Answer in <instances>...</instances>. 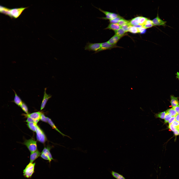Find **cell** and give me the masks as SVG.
Returning <instances> with one entry per match:
<instances>
[{
  "label": "cell",
  "instance_id": "4fadbf2b",
  "mask_svg": "<svg viewBox=\"0 0 179 179\" xmlns=\"http://www.w3.org/2000/svg\"><path fill=\"white\" fill-rule=\"evenodd\" d=\"M172 48L173 52L179 54V44Z\"/></svg>",
  "mask_w": 179,
  "mask_h": 179
},
{
  "label": "cell",
  "instance_id": "3957f363",
  "mask_svg": "<svg viewBox=\"0 0 179 179\" xmlns=\"http://www.w3.org/2000/svg\"><path fill=\"white\" fill-rule=\"evenodd\" d=\"M151 66V64L139 65L133 63L128 69L127 72V74L134 76L145 77L150 72Z\"/></svg>",
  "mask_w": 179,
  "mask_h": 179
},
{
  "label": "cell",
  "instance_id": "5bb4252c",
  "mask_svg": "<svg viewBox=\"0 0 179 179\" xmlns=\"http://www.w3.org/2000/svg\"><path fill=\"white\" fill-rule=\"evenodd\" d=\"M40 179H49L46 177L43 176H41V178Z\"/></svg>",
  "mask_w": 179,
  "mask_h": 179
},
{
  "label": "cell",
  "instance_id": "8fae6325",
  "mask_svg": "<svg viewBox=\"0 0 179 179\" xmlns=\"http://www.w3.org/2000/svg\"><path fill=\"white\" fill-rule=\"evenodd\" d=\"M179 32V24L164 31L166 35H176Z\"/></svg>",
  "mask_w": 179,
  "mask_h": 179
},
{
  "label": "cell",
  "instance_id": "9a60e30c",
  "mask_svg": "<svg viewBox=\"0 0 179 179\" xmlns=\"http://www.w3.org/2000/svg\"><path fill=\"white\" fill-rule=\"evenodd\" d=\"M70 179H76L75 178L72 176H69Z\"/></svg>",
  "mask_w": 179,
  "mask_h": 179
},
{
  "label": "cell",
  "instance_id": "ba28073f",
  "mask_svg": "<svg viewBox=\"0 0 179 179\" xmlns=\"http://www.w3.org/2000/svg\"><path fill=\"white\" fill-rule=\"evenodd\" d=\"M158 43L167 44L173 46L179 44V38L177 35H165Z\"/></svg>",
  "mask_w": 179,
  "mask_h": 179
},
{
  "label": "cell",
  "instance_id": "30bf717a",
  "mask_svg": "<svg viewBox=\"0 0 179 179\" xmlns=\"http://www.w3.org/2000/svg\"><path fill=\"white\" fill-rule=\"evenodd\" d=\"M30 159L36 167L41 171H42V164L41 161L37 155L34 154Z\"/></svg>",
  "mask_w": 179,
  "mask_h": 179
},
{
  "label": "cell",
  "instance_id": "8992f818",
  "mask_svg": "<svg viewBox=\"0 0 179 179\" xmlns=\"http://www.w3.org/2000/svg\"><path fill=\"white\" fill-rule=\"evenodd\" d=\"M62 169L59 168L51 169L47 170L37 172L38 174L44 176L49 179H60Z\"/></svg>",
  "mask_w": 179,
  "mask_h": 179
},
{
  "label": "cell",
  "instance_id": "277c9868",
  "mask_svg": "<svg viewBox=\"0 0 179 179\" xmlns=\"http://www.w3.org/2000/svg\"><path fill=\"white\" fill-rule=\"evenodd\" d=\"M147 13L150 16L156 20L159 23V25L158 26L149 27L151 28L158 29H162L165 30L179 24V23L174 20L156 16L153 15L149 12Z\"/></svg>",
  "mask_w": 179,
  "mask_h": 179
},
{
  "label": "cell",
  "instance_id": "9c48e42d",
  "mask_svg": "<svg viewBox=\"0 0 179 179\" xmlns=\"http://www.w3.org/2000/svg\"><path fill=\"white\" fill-rule=\"evenodd\" d=\"M19 135L21 138L22 142L20 152L25 157L30 159L34 153L31 147L26 143L22 136L20 134H19Z\"/></svg>",
  "mask_w": 179,
  "mask_h": 179
},
{
  "label": "cell",
  "instance_id": "52a82bcc",
  "mask_svg": "<svg viewBox=\"0 0 179 179\" xmlns=\"http://www.w3.org/2000/svg\"><path fill=\"white\" fill-rule=\"evenodd\" d=\"M179 60V54L172 52L167 56L161 62L169 67H174Z\"/></svg>",
  "mask_w": 179,
  "mask_h": 179
},
{
  "label": "cell",
  "instance_id": "7a4b0ae2",
  "mask_svg": "<svg viewBox=\"0 0 179 179\" xmlns=\"http://www.w3.org/2000/svg\"><path fill=\"white\" fill-rule=\"evenodd\" d=\"M179 71V70L175 67H169L164 65L161 62L151 64V71L149 74L142 80H144L151 77L161 74H165L170 72Z\"/></svg>",
  "mask_w": 179,
  "mask_h": 179
},
{
  "label": "cell",
  "instance_id": "2e32d148",
  "mask_svg": "<svg viewBox=\"0 0 179 179\" xmlns=\"http://www.w3.org/2000/svg\"><path fill=\"white\" fill-rule=\"evenodd\" d=\"M179 38V32L177 35Z\"/></svg>",
  "mask_w": 179,
  "mask_h": 179
},
{
  "label": "cell",
  "instance_id": "7c38bea8",
  "mask_svg": "<svg viewBox=\"0 0 179 179\" xmlns=\"http://www.w3.org/2000/svg\"><path fill=\"white\" fill-rule=\"evenodd\" d=\"M60 179H70L69 176L67 174L66 172L62 170L60 177Z\"/></svg>",
  "mask_w": 179,
  "mask_h": 179
},
{
  "label": "cell",
  "instance_id": "6da1fadb",
  "mask_svg": "<svg viewBox=\"0 0 179 179\" xmlns=\"http://www.w3.org/2000/svg\"><path fill=\"white\" fill-rule=\"evenodd\" d=\"M41 11H31L15 13L14 24L17 26L25 27L29 23L36 14Z\"/></svg>",
  "mask_w": 179,
  "mask_h": 179
},
{
  "label": "cell",
  "instance_id": "5b68a950",
  "mask_svg": "<svg viewBox=\"0 0 179 179\" xmlns=\"http://www.w3.org/2000/svg\"><path fill=\"white\" fill-rule=\"evenodd\" d=\"M70 132H68L66 134V143L63 152L61 161V165L64 164L66 161L72 150L78 144L75 141H71L69 139Z\"/></svg>",
  "mask_w": 179,
  "mask_h": 179
}]
</instances>
